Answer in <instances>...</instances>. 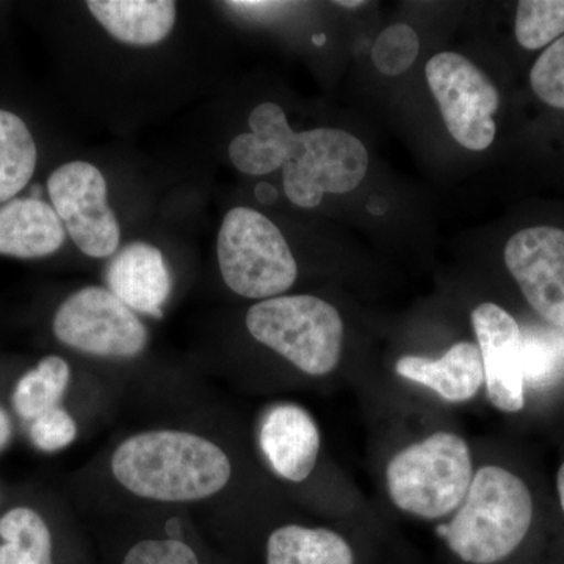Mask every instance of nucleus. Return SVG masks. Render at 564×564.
<instances>
[{"label": "nucleus", "instance_id": "obj_1", "mask_svg": "<svg viewBox=\"0 0 564 564\" xmlns=\"http://www.w3.org/2000/svg\"><path fill=\"white\" fill-rule=\"evenodd\" d=\"M115 480L159 503H193L217 496L232 477L226 452L202 434L150 430L126 437L111 454Z\"/></svg>", "mask_w": 564, "mask_h": 564}, {"label": "nucleus", "instance_id": "obj_2", "mask_svg": "<svg viewBox=\"0 0 564 564\" xmlns=\"http://www.w3.org/2000/svg\"><path fill=\"white\" fill-rule=\"evenodd\" d=\"M532 519L524 481L502 467L486 466L474 475L458 513L436 532L464 563L497 564L521 547Z\"/></svg>", "mask_w": 564, "mask_h": 564}, {"label": "nucleus", "instance_id": "obj_3", "mask_svg": "<svg viewBox=\"0 0 564 564\" xmlns=\"http://www.w3.org/2000/svg\"><path fill=\"white\" fill-rule=\"evenodd\" d=\"M247 328L311 377L332 373L343 351L344 322L333 304L314 295L276 296L248 310Z\"/></svg>", "mask_w": 564, "mask_h": 564}, {"label": "nucleus", "instance_id": "obj_4", "mask_svg": "<svg viewBox=\"0 0 564 564\" xmlns=\"http://www.w3.org/2000/svg\"><path fill=\"white\" fill-rule=\"evenodd\" d=\"M392 502L419 518H443L466 499L473 484V456L466 441L434 433L393 456L388 466Z\"/></svg>", "mask_w": 564, "mask_h": 564}, {"label": "nucleus", "instance_id": "obj_5", "mask_svg": "<svg viewBox=\"0 0 564 564\" xmlns=\"http://www.w3.org/2000/svg\"><path fill=\"white\" fill-rule=\"evenodd\" d=\"M217 252L223 281L243 299H276L299 276L288 240L272 220L250 207L226 214Z\"/></svg>", "mask_w": 564, "mask_h": 564}, {"label": "nucleus", "instance_id": "obj_6", "mask_svg": "<svg viewBox=\"0 0 564 564\" xmlns=\"http://www.w3.org/2000/svg\"><path fill=\"white\" fill-rule=\"evenodd\" d=\"M52 332L70 350L98 358H137L150 343L139 315L101 285L70 293L55 311Z\"/></svg>", "mask_w": 564, "mask_h": 564}, {"label": "nucleus", "instance_id": "obj_7", "mask_svg": "<svg viewBox=\"0 0 564 564\" xmlns=\"http://www.w3.org/2000/svg\"><path fill=\"white\" fill-rule=\"evenodd\" d=\"M369 154L361 140L340 129L299 133L291 161L282 166L285 195L295 206L314 209L325 193H348L361 184Z\"/></svg>", "mask_w": 564, "mask_h": 564}, {"label": "nucleus", "instance_id": "obj_8", "mask_svg": "<svg viewBox=\"0 0 564 564\" xmlns=\"http://www.w3.org/2000/svg\"><path fill=\"white\" fill-rule=\"evenodd\" d=\"M425 74L452 137L467 150H488L496 139L492 117L500 104L491 79L455 52L434 55Z\"/></svg>", "mask_w": 564, "mask_h": 564}, {"label": "nucleus", "instance_id": "obj_9", "mask_svg": "<svg viewBox=\"0 0 564 564\" xmlns=\"http://www.w3.org/2000/svg\"><path fill=\"white\" fill-rule=\"evenodd\" d=\"M52 207L66 234L85 256L110 258L121 242V228L107 196V181L98 166L74 161L58 166L47 180Z\"/></svg>", "mask_w": 564, "mask_h": 564}, {"label": "nucleus", "instance_id": "obj_10", "mask_svg": "<svg viewBox=\"0 0 564 564\" xmlns=\"http://www.w3.org/2000/svg\"><path fill=\"white\" fill-rule=\"evenodd\" d=\"M503 256L530 306L564 329V231L538 226L516 232Z\"/></svg>", "mask_w": 564, "mask_h": 564}, {"label": "nucleus", "instance_id": "obj_11", "mask_svg": "<svg viewBox=\"0 0 564 564\" xmlns=\"http://www.w3.org/2000/svg\"><path fill=\"white\" fill-rule=\"evenodd\" d=\"M473 323L489 400L497 410L518 413L525 404L521 328L507 311L494 303L475 307Z\"/></svg>", "mask_w": 564, "mask_h": 564}, {"label": "nucleus", "instance_id": "obj_12", "mask_svg": "<svg viewBox=\"0 0 564 564\" xmlns=\"http://www.w3.org/2000/svg\"><path fill=\"white\" fill-rule=\"evenodd\" d=\"M259 445L278 477L302 484L317 464L321 433L313 415L304 408L280 403L263 414Z\"/></svg>", "mask_w": 564, "mask_h": 564}, {"label": "nucleus", "instance_id": "obj_13", "mask_svg": "<svg viewBox=\"0 0 564 564\" xmlns=\"http://www.w3.org/2000/svg\"><path fill=\"white\" fill-rule=\"evenodd\" d=\"M107 289L133 313L162 318L173 292V278L165 256L154 245H126L107 263Z\"/></svg>", "mask_w": 564, "mask_h": 564}, {"label": "nucleus", "instance_id": "obj_14", "mask_svg": "<svg viewBox=\"0 0 564 564\" xmlns=\"http://www.w3.org/2000/svg\"><path fill=\"white\" fill-rule=\"evenodd\" d=\"M248 124L251 132L240 133L229 144V159L240 173L265 176L291 161L299 132L289 126L278 104L263 102L256 107Z\"/></svg>", "mask_w": 564, "mask_h": 564}, {"label": "nucleus", "instance_id": "obj_15", "mask_svg": "<svg viewBox=\"0 0 564 564\" xmlns=\"http://www.w3.org/2000/svg\"><path fill=\"white\" fill-rule=\"evenodd\" d=\"M66 229L43 199L13 198L0 204V256L41 259L62 250Z\"/></svg>", "mask_w": 564, "mask_h": 564}, {"label": "nucleus", "instance_id": "obj_16", "mask_svg": "<svg viewBox=\"0 0 564 564\" xmlns=\"http://www.w3.org/2000/svg\"><path fill=\"white\" fill-rule=\"evenodd\" d=\"M395 370L400 377L433 389L452 403L474 399L485 381L480 348L470 343L454 345L436 361L421 356H403Z\"/></svg>", "mask_w": 564, "mask_h": 564}, {"label": "nucleus", "instance_id": "obj_17", "mask_svg": "<svg viewBox=\"0 0 564 564\" xmlns=\"http://www.w3.org/2000/svg\"><path fill=\"white\" fill-rule=\"evenodd\" d=\"M87 7L110 36L129 46H155L176 24L170 0H90Z\"/></svg>", "mask_w": 564, "mask_h": 564}, {"label": "nucleus", "instance_id": "obj_18", "mask_svg": "<svg viewBox=\"0 0 564 564\" xmlns=\"http://www.w3.org/2000/svg\"><path fill=\"white\" fill-rule=\"evenodd\" d=\"M267 564H355V554L333 530L291 524L270 534Z\"/></svg>", "mask_w": 564, "mask_h": 564}, {"label": "nucleus", "instance_id": "obj_19", "mask_svg": "<svg viewBox=\"0 0 564 564\" xmlns=\"http://www.w3.org/2000/svg\"><path fill=\"white\" fill-rule=\"evenodd\" d=\"M54 543L46 519L29 505L0 514V564H54Z\"/></svg>", "mask_w": 564, "mask_h": 564}, {"label": "nucleus", "instance_id": "obj_20", "mask_svg": "<svg viewBox=\"0 0 564 564\" xmlns=\"http://www.w3.org/2000/svg\"><path fill=\"white\" fill-rule=\"evenodd\" d=\"M70 383V366L62 356L41 358L36 366L21 375L11 389V410L22 422L61 406Z\"/></svg>", "mask_w": 564, "mask_h": 564}, {"label": "nucleus", "instance_id": "obj_21", "mask_svg": "<svg viewBox=\"0 0 564 564\" xmlns=\"http://www.w3.org/2000/svg\"><path fill=\"white\" fill-rule=\"evenodd\" d=\"M39 162L35 140L22 118L0 109V204L31 182Z\"/></svg>", "mask_w": 564, "mask_h": 564}, {"label": "nucleus", "instance_id": "obj_22", "mask_svg": "<svg viewBox=\"0 0 564 564\" xmlns=\"http://www.w3.org/2000/svg\"><path fill=\"white\" fill-rule=\"evenodd\" d=\"M516 40L530 51L564 35V0H521L516 11Z\"/></svg>", "mask_w": 564, "mask_h": 564}, {"label": "nucleus", "instance_id": "obj_23", "mask_svg": "<svg viewBox=\"0 0 564 564\" xmlns=\"http://www.w3.org/2000/svg\"><path fill=\"white\" fill-rule=\"evenodd\" d=\"M419 50L421 43L414 29L406 24H393L375 41V68L384 76H400L414 65Z\"/></svg>", "mask_w": 564, "mask_h": 564}, {"label": "nucleus", "instance_id": "obj_24", "mask_svg": "<svg viewBox=\"0 0 564 564\" xmlns=\"http://www.w3.org/2000/svg\"><path fill=\"white\" fill-rule=\"evenodd\" d=\"M530 84L541 101L564 110V35L534 63Z\"/></svg>", "mask_w": 564, "mask_h": 564}, {"label": "nucleus", "instance_id": "obj_25", "mask_svg": "<svg viewBox=\"0 0 564 564\" xmlns=\"http://www.w3.org/2000/svg\"><path fill=\"white\" fill-rule=\"evenodd\" d=\"M77 434L79 429H77L76 419L62 406L47 411L29 423L31 443L43 454H57L65 451L77 440Z\"/></svg>", "mask_w": 564, "mask_h": 564}, {"label": "nucleus", "instance_id": "obj_26", "mask_svg": "<svg viewBox=\"0 0 564 564\" xmlns=\"http://www.w3.org/2000/svg\"><path fill=\"white\" fill-rule=\"evenodd\" d=\"M122 564H202L198 555L184 541L143 540L132 545Z\"/></svg>", "mask_w": 564, "mask_h": 564}, {"label": "nucleus", "instance_id": "obj_27", "mask_svg": "<svg viewBox=\"0 0 564 564\" xmlns=\"http://www.w3.org/2000/svg\"><path fill=\"white\" fill-rule=\"evenodd\" d=\"M558 364V351L554 343L536 336V334H522V369L524 380L541 384L554 375Z\"/></svg>", "mask_w": 564, "mask_h": 564}, {"label": "nucleus", "instance_id": "obj_28", "mask_svg": "<svg viewBox=\"0 0 564 564\" xmlns=\"http://www.w3.org/2000/svg\"><path fill=\"white\" fill-rule=\"evenodd\" d=\"M14 437V422L10 411L0 403V455L10 447Z\"/></svg>", "mask_w": 564, "mask_h": 564}, {"label": "nucleus", "instance_id": "obj_29", "mask_svg": "<svg viewBox=\"0 0 564 564\" xmlns=\"http://www.w3.org/2000/svg\"><path fill=\"white\" fill-rule=\"evenodd\" d=\"M226 6L234 10L247 11V13H265L282 6V3L273 2H228Z\"/></svg>", "mask_w": 564, "mask_h": 564}, {"label": "nucleus", "instance_id": "obj_30", "mask_svg": "<svg viewBox=\"0 0 564 564\" xmlns=\"http://www.w3.org/2000/svg\"><path fill=\"white\" fill-rule=\"evenodd\" d=\"M254 195L258 202L265 204V206H272L278 199V191L270 182H261V184L256 185Z\"/></svg>", "mask_w": 564, "mask_h": 564}, {"label": "nucleus", "instance_id": "obj_31", "mask_svg": "<svg viewBox=\"0 0 564 564\" xmlns=\"http://www.w3.org/2000/svg\"><path fill=\"white\" fill-rule=\"evenodd\" d=\"M556 488H558L560 502H562V508L564 511V463L558 470V478H556Z\"/></svg>", "mask_w": 564, "mask_h": 564}, {"label": "nucleus", "instance_id": "obj_32", "mask_svg": "<svg viewBox=\"0 0 564 564\" xmlns=\"http://www.w3.org/2000/svg\"><path fill=\"white\" fill-rule=\"evenodd\" d=\"M336 3L339 7H344V9H356V7L366 6V2H362V0H350V2H345V0H340V2Z\"/></svg>", "mask_w": 564, "mask_h": 564}, {"label": "nucleus", "instance_id": "obj_33", "mask_svg": "<svg viewBox=\"0 0 564 564\" xmlns=\"http://www.w3.org/2000/svg\"><path fill=\"white\" fill-rule=\"evenodd\" d=\"M313 41H314L315 46H323V44L326 43L325 33H317V35L313 36Z\"/></svg>", "mask_w": 564, "mask_h": 564}]
</instances>
